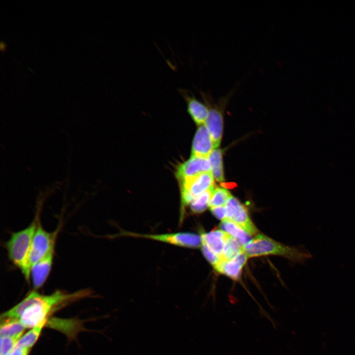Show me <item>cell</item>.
<instances>
[{
	"label": "cell",
	"instance_id": "cell-18",
	"mask_svg": "<svg viewBox=\"0 0 355 355\" xmlns=\"http://www.w3.org/2000/svg\"><path fill=\"white\" fill-rule=\"evenodd\" d=\"M47 320L39 325L32 328L23 336H22L18 340L16 346L31 349L38 339L42 329L45 326Z\"/></svg>",
	"mask_w": 355,
	"mask_h": 355
},
{
	"label": "cell",
	"instance_id": "cell-3",
	"mask_svg": "<svg viewBox=\"0 0 355 355\" xmlns=\"http://www.w3.org/2000/svg\"><path fill=\"white\" fill-rule=\"evenodd\" d=\"M38 220L36 217L26 228L12 233L5 245L9 259L28 282L30 279L31 270L29 256Z\"/></svg>",
	"mask_w": 355,
	"mask_h": 355
},
{
	"label": "cell",
	"instance_id": "cell-4",
	"mask_svg": "<svg viewBox=\"0 0 355 355\" xmlns=\"http://www.w3.org/2000/svg\"><path fill=\"white\" fill-rule=\"evenodd\" d=\"M180 183L181 209L180 221H182L185 207L197 197L214 185L212 172H204L186 179Z\"/></svg>",
	"mask_w": 355,
	"mask_h": 355
},
{
	"label": "cell",
	"instance_id": "cell-10",
	"mask_svg": "<svg viewBox=\"0 0 355 355\" xmlns=\"http://www.w3.org/2000/svg\"><path fill=\"white\" fill-rule=\"evenodd\" d=\"M214 145L205 124L200 125L194 138L191 156L208 158L214 150Z\"/></svg>",
	"mask_w": 355,
	"mask_h": 355
},
{
	"label": "cell",
	"instance_id": "cell-13",
	"mask_svg": "<svg viewBox=\"0 0 355 355\" xmlns=\"http://www.w3.org/2000/svg\"><path fill=\"white\" fill-rule=\"evenodd\" d=\"M227 233L222 230H213L208 233H202V242L222 259Z\"/></svg>",
	"mask_w": 355,
	"mask_h": 355
},
{
	"label": "cell",
	"instance_id": "cell-21",
	"mask_svg": "<svg viewBox=\"0 0 355 355\" xmlns=\"http://www.w3.org/2000/svg\"><path fill=\"white\" fill-rule=\"evenodd\" d=\"M21 336L1 337L0 355H9Z\"/></svg>",
	"mask_w": 355,
	"mask_h": 355
},
{
	"label": "cell",
	"instance_id": "cell-20",
	"mask_svg": "<svg viewBox=\"0 0 355 355\" xmlns=\"http://www.w3.org/2000/svg\"><path fill=\"white\" fill-rule=\"evenodd\" d=\"M231 197L229 191L223 188L215 187L209 203V207L224 206Z\"/></svg>",
	"mask_w": 355,
	"mask_h": 355
},
{
	"label": "cell",
	"instance_id": "cell-12",
	"mask_svg": "<svg viewBox=\"0 0 355 355\" xmlns=\"http://www.w3.org/2000/svg\"><path fill=\"white\" fill-rule=\"evenodd\" d=\"M247 258L245 253L242 251L232 259L221 260L214 268L218 273L237 280L240 277L242 269Z\"/></svg>",
	"mask_w": 355,
	"mask_h": 355
},
{
	"label": "cell",
	"instance_id": "cell-5",
	"mask_svg": "<svg viewBox=\"0 0 355 355\" xmlns=\"http://www.w3.org/2000/svg\"><path fill=\"white\" fill-rule=\"evenodd\" d=\"M121 235L150 239L178 247L191 248H197L202 245L201 236L188 232L149 234L123 232L121 233Z\"/></svg>",
	"mask_w": 355,
	"mask_h": 355
},
{
	"label": "cell",
	"instance_id": "cell-17",
	"mask_svg": "<svg viewBox=\"0 0 355 355\" xmlns=\"http://www.w3.org/2000/svg\"><path fill=\"white\" fill-rule=\"evenodd\" d=\"M239 241L227 233L223 251L222 260H229L234 258L243 251V246Z\"/></svg>",
	"mask_w": 355,
	"mask_h": 355
},
{
	"label": "cell",
	"instance_id": "cell-22",
	"mask_svg": "<svg viewBox=\"0 0 355 355\" xmlns=\"http://www.w3.org/2000/svg\"><path fill=\"white\" fill-rule=\"evenodd\" d=\"M201 247L204 256L213 268L222 260L221 258L213 252L204 243L202 242Z\"/></svg>",
	"mask_w": 355,
	"mask_h": 355
},
{
	"label": "cell",
	"instance_id": "cell-9",
	"mask_svg": "<svg viewBox=\"0 0 355 355\" xmlns=\"http://www.w3.org/2000/svg\"><path fill=\"white\" fill-rule=\"evenodd\" d=\"M54 248L34 264L30 271V278L35 290L40 288L46 282L51 270Z\"/></svg>",
	"mask_w": 355,
	"mask_h": 355
},
{
	"label": "cell",
	"instance_id": "cell-16",
	"mask_svg": "<svg viewBox=\"0 0 355 355\" xmlns=\"http://www.w3.org/2000/svg\"><path fill=\"white\" fill-rule=\"evenodd\" d=\"M208 159L214 178L218 182L224 181L221 150L219 149H214L208 157Z\"/></svg>",
	"mask_w": 355,
	"mask_h": 355
},
{
	"label": "cell",
	"instance_id": "cell-14",
	"mask_svg": "<svg viewBox=\"0 0 355 355\" xmlns=\"http://www.w3.org/2000/svg\"><path fill=\"white\" fill-rule=\"evenodd\" d=\"M220 227L222 230L236 239L242 246L251 240L249 234L239 226L228 219L226 218L222 220Z\"/></svg>",
	"mask_w": 355,
	"mask_h": 355
},
{
	"label": "cell",
	"instance_id": "cell-2",
	"mask_svg": "<svg viewBox=\"0 0 355 355\" xmlns=\"http://www.w3.org/2000/svg\"><path fill=\"white\" fill-rule=\"evenodd\" d=\"M243 251L248 257L277 255L301 264L312 258V255L304 248L287 246L260 234L243 246Z\"/></svg>",
	"mask_w": 355,
	"mask_h": 355
},
{
	"label": "cell",
	"instance_id": "cell-6",
	"mask_svg": "<svg viewBox=\"0 0 355 355\" xmlns=\"http://www.w3.org/2000/svg\"><path fill=\"white\" fill-rule=\"evenodd\" d=\"M57 233V230L54 232L46 231L38 220L29 256L30 269L34 264L54 248Z\"/></svg>",
	"mask_w": 355,
	"mask_h": 355
},
{
	"label": "cell",
	"instance_id": "cell-7",
	"mask_svg": "<svg viewBox=\"0 0 355 355\" xmlns=\"http://www.w3.org/2000/svg\"><path fill=\"white\" fill-rule=\"evenodd\" d=\"M225 207L226 219L239 226L250 236L256 234L257 230L251 220L247 209L237 199L231 196Z\"/></svg>",
	"mask_w": 355,
	"mask_h": 355
},
{
	"label": "cell",
	"instance_id": "cell-15",
	"mask_svg": "<svg viewBox=\"0 0 355 355\" xmlns=\"http://www.w3.org/2000/svg\"><path fill=\"white\" fill-rule=\"evenodd\" d=\"M25 328L19 320H1L0 337L22 336Z\"/></svg>",
	"mask_w": 355,
	"mask_h": 355
},
{
	"label": "cell",
	"instance_id": "cell-24",
	"mask_svg": "<svg viewBox=\"0 0 355 355\" xmlns=\"http://www.w3.org/2000/svg\"><path fill=\"white\" fill-rule=\"evenodd\" d=\"M31 348L16 346L9 355H28Z\"/></svg>",
	"mask_w": 355,
	"mask_h": 355
},
{
	"label": "cell",
	"instance_id": "cell-8",
	"mask_svg": "<svg viewBox=\"0 0 355 355\" xmlns=\"http://www.w3.org/2000/svg\"><path fill=\"white\" fill-rule=\"evenodd\" d=\"M212 172L208 158L191 156L180 164L177 169L176 177L179 182L204 172Z\"/></svg>",
	"mask_w": 355,
	"mask_h": 355
},
{
	"label": "cell",
	"instance_id": "cell-1",
	"mask_svg": "<svg viewBox=\"0 0 355 355\" xmlns=\"http://www.w3.org/2000/svg\"><path fill=\"white\" fill-rule=\"evenodd\" d=\"M91 290L83 289L68 293L58 290L49 295L32 291L24 298L26 308L19 320L25 328H34L47 320L52 313L69 304L90 296Z\"/></svg>",
	"mask_w": 355,
	"mask_h": 355
},
{
	"label": "cell",
	"instance_id": "cell-19",
	"mask_svg": "<svg viewBox=\"0 0 355 355\" xmlns=\"http://www.w3.org/2000/svg\"><path fill=\"white\" fill-rule=\"evenodd\" d=\"M215 187L214 185L193 200L189 205L192 213L197 214L201 213L206 210L209 207L212 194Z\"/></svg>",
	"mask_w": 355,
	"mask_h": 355
},
{
	"label": "cell",
	"instance_id": "cell-25",
	"mask_svg": "<svg viewBox=\"0 0 355 355\" xmlns=\"http://www.w3.org/2000/svg\"><path fill=\"white\" fill-rule=\"evenodd\" d=\"M6 48H7V46H6V43L3 41H1L0 42V49L1 51L2 52L5 51V50L6 49Z\"/></svg>",
	"mask_w": 355,
	"mask_h": 355
},
{
	"label": "cell",
	"instance_id": "cell-23",
	"mask_svg": "<svg viewBox=\"0 0 355 355\" xmlns=\"http://www.w3.org/2000/svg\"><path fill=\"white\" fill-rule=\"evenodd\" d=\"M211 211L214 216L220 220L226 218V211L225 206L210 208Z\"/></svg>",
	"mask_w": 355,
	"mask_h": 355
},
{
	"label": "cell",
	"instance_id": "cell-11",
	"mask_svg": "<svg viewBox=\"0 0 355 355\" xmlns=\"http://www.w3.org/2000/svg\"><path fill=\"white\" fill-rule=\"evenodd\" d=\"M178 90L186 100L188 111L194 122L199 125L205 124L209 114L207 106L197 100L190 91L183 89Z\"/></svg>",
	"mask_w": 355,
	"mask_h": 355
}]
</instances>
